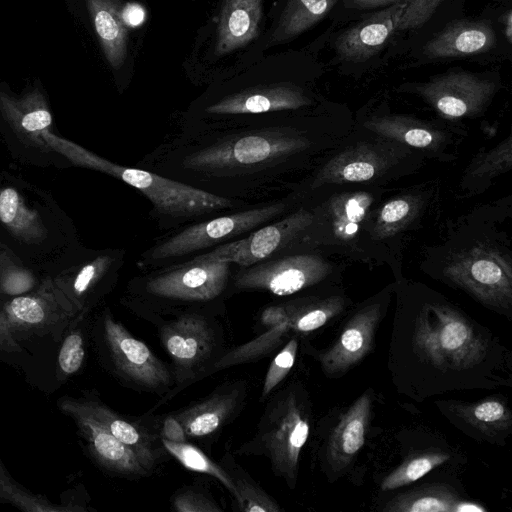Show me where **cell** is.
I'll return each instance as SVG.
<instances>
[{
    "instance_id": "1",
    "label": "cell",
    "mask_w": 512,
    "mask_h": 512,
    "mask_svg": "<svg viewBox=\"0 0 512 512\" xmlns=\"http://www.w3.org/2000/svg\"><path fill=\"white\" fill-rule=\"evenodd\" d=\"M41 134L51 147L66 155L75 164L111 175L141 191L159 213L172 217H190L232 206L226 198L156 173L109 162L47 131Z\"/></svg>"
},
{
    "instance_id": "2",
    "label": "cell",
    "mask_w": 512,
    "mask_h": 512,
    "mask_svg": "<svg viewBox=\"0 0 512 512\" xmlns=\"http://www.w3.org/2000/svg\"><path fill=\"white\" fill-rule=\"evenodd\" d=\"M310 432V420L304 400L293 388H287L267 405L255 437L240 450L264 455L274 473L294 488L301 450Z\"/></svg>"
},
{
    "instance_id": "3",
    "label": "cell",
    "mask_w": 512,
    "mask_h": 512,
    "mask_svg": "<svg viewBox=\"0 0 512 512\" xmlns=\"http://www.w3.org/2000/svg\"><path fill=\"white\" fill-rule=\"evenodd\" d=\"M417 350L439 369L463 370L479 364L487 343L458 311L443 304L427 305L414 335Z\"/></svg>"
},
{
    "instance_id": "4",
    "label": "cell",
    "mask_w": 512,
    "mask_h": 512,
    "mask_svg": "<svg viewBox=\"0 0 512 512\" xmlns=\"http://www.w3.org/2000/svg\"><path fill=\"white\" fill-rule=\"evenodd\" d=\"M306 145L305 139L294 135L248 133L197 151L189 157L188 165L211 171L251 167L296 153Z\"/></svg>"
},
{
    "instance_id": "5",
    "label": "cell",
    "mask_w": 512,
    "mask_h": 512,
    "mask_svg": "<svg viewBox=\"0 0 512 512\" xmlns=\"http://www.w3.org/2000/svg\"><path fill=\"white\" fill-rule=\"evenodd\" d=\"M497 89L495 79L462 69L433 76L415 87V91L446 119L477 116Z\"/></svg>"
},
{
    "instance_id": "6",
    "label": "cell",
    "mask_w": 512,
    "mask_h": 512,
    "mask_svg": "<svg viewBox=\"0 0 512 512\" xmlns=\"http://www.w3.org/2000/svg\"><path fill=\"white\" fill-rule=\"evenodd\" d=\"M284 209L285 204L276 203L189 226L152 248L149 256L153 260H166L220 244L266 223Z\"/></svg>"
},
{
    "instance_id": "7",
    "label": "cell",
    "mask_w": 512,
    "mask_h": 512,
    "mask_svg": "<svg viewBox=\"0 0 512 512\" xmlns=\"http://www.w3.org/2000/svg\"><path fill=\"white\" fill-rule=\"evenodd\" d=\"M446 275L488 307H511V268L495 252L478 247L467 250L448 265Z\"/></svg>"
},
{
    "instance_id": "8",
    "label": "cell",
    "mask_w": 512,
    "mask_h": 512,
    "mask_svg": "<svg viewBox=\"0 0 512 512\" xmlns=\"http://www.w3.org/2000/svg\"><path fill=\"white\" fill-rule=\"evenodd\" d=\"M331 271L329 262L317 254H295L245 267L235 286L288 296L321 282Z\"/></svg>"
},
{
    "instance_id": "9",
    "label": "cell",
    "mask_w": 512,
    "mask_h": 512,
    "mask_svg": "<svg viewBox=\"0 0 512 512\" xmlns=\"http://www.w3.org/2000/svg\"><path fill=\"white\" fill-rule=\"evenodd\" d=\"M382 140L377 144L360 142L337 153L318 171L314 186L376 180L411 154L407 146Z\"/></svg>"
},
{
    "instance_id": "10",
    "label": "cell",
    "mask_w": 512,
    "mask_h": 512,
    "mask_svg": "<svg viewBox=\"0 0 512 512\" xmlns=\"http://www.w3.org/2000/svg\"><path fill=\"white\" fill-rule=\"evenodd\" d=\"M314 210L300 209L281 221L254 231L246 238L218 246L197 258L223 260L245 268L259 263L291 244L307 231Z\"/></svg>"
},
{
    "instance_id": "11",
    "label": "cell",
    "mask_w": 512,
    "mask_h": 512,
    "mask_svg": "<svg viewBox=\"0 0 512 512\" xmlns=\"http://www.w3.org/2000/svg\"><path fill=\"white\" fill-rule=\"evenodd\" d=\"M230 262L194 258L183 266L151 278L147 291L155 296L185 301H208L224 290Z\"/></svg>"
},
{
    "instance_id": "12",
    "label": "cell",
    "mask_w": 512,
    "mask_h": 512,
    "mask_svg": "<svg viewBox=\"0 0 512 512\" xmlns=\"http://www.w3.org/2000/svg\"><path fill=\"white\" fill-rule=\"evenodd\" d=\"M377 196L368 191H349L331 196L314 210L311 226H320L317 240L321 245L348 246L368 224L369 213ZM311 228V227H309Z\"/></svg>"
},
{
    "instance_id": "13",
    "label": "cell",
    "mask_w": 512,
    "mask_h": 512,
    "mask_svg": "<svg viewBox=\"0 0 512 512\" xmlns=\"http://www.w3.org/2000/svg\"><path fill=\"white\" fill-rule=\"evenodd\" d=\"M104 329L112 359L128 380L149 389L164 388L170 384L168 369L146 344L110 316L105 319Z\"/></svg>"
},
{
    "instance_id": "14",
    "label": "cell",
    "mask_w": 512,
    "mask_h": 512,
    "mask_svg": "<svg viewBox=\"0 0 512 512\" xmlns=\"http://www.w3.org/2000/svg\"><path fill=\"white\" fill-rule=\"evenodd\" d=\"M406 4L382 8L341 32L334 41L339 58L363 62L377 54L397 32Z\"/></svg>"
},
{
    "instance_id": "15",
    "label": "cell",
    "mask_w": 512,
    "mask_h": 512,
    "mask_svg": "<svg viewBox=\"0 0 512 512\" xmlns=\"http://www.w3.org/2000/svg\"><path fill=\"white\" fill-rule=\"evenodd\" d=\"M161 340L177 375L186 378L211 355L214 336L207 321L195 314H185L164 325Z\"/></svg>"
},
{
    "instance_id": "16",
    "label": "cell",
    "mask_w": 512,
    "mask_h": 512,
    "mask_svg": "<svg viewBox=\"0 0 512 512\" xmlns=\"http://www.w3.org/2000/svg\"><path fill=\"white\" fill-rule=\"evenodd\" d=\"M380 314V305L374 303L350 319L334 344L320 355V363L327 375L345 373L370 352Z\"/></svg>"
},
{
    "instance_id": "17",
    "label": "cell",
    "mask_w": 512,
    "mask_h": 512,
    "mask_svg": "<svg viewBox=\"0 0 512 512\" xmlns=\"http://www.w3.org/2000/svg\"><path fill=\"white\" fill-rule=\"evenodd\" d=\"M497 40V31L489 20H459L431 38L423 47V55L430 60L477 56L490 51Z\"/></svg>"
},
{
    "instance_id": "18",
    "label": "cell",
    "mask_w": 512,
    "mask_h": 512,
    "mask_svg": "<svg viewBox=\"0 0 512 512\" xmlns=\"http://www.w3.org/2000/svg\"><path fill=\"white\" fill-rule=\"evenodd\" d=\"M311 100L304 91L292 84L261 85L224 97L206 108L216 115L259 114L298 109Z\"/></svg>"
},
{
    "instance_id": "19",
    "label": "cell",
    "mask_w": 512,
    "mask_h": 512,
    "mask_svg": "<svg viewBox=\"0 0 512 512\" xmlns=\"http://www.w3.org/2000/svg\"><path fill=\"white\" fill-rule=\"evenodd\" d=\"M371 411V395L363 393L342 415L328 443L327 458L336 472L346 468L365 443Z\"/></svg>"
},
{
    "instance_id": "20",
    "label": "cell",
    "mask_w": 512,
    "mask_h": 512,
    "mask_svg": "<svg viewBox=\"0 0 512 512\" xmlns=\"http://www.w3.org/2000/svg\"><path fill=\"white\" fill-rule=\"evenodd\" d=\"M263 0H224L217 28L215 53H230L257 35Z\"/></svg>"
},
{
    "instance_id": "21",
    "label": "cell",
    "mask_w": 512,
    "mask_h": 512,
    "mask_svg": "<svg viewBox=\"0 0 512 512\" xmlns=\"http://www.w3.org/2000/svg\"><path fill=\"white\" fill-rule=\"evenodd\" d=\"M365 127L381 138L431 154L440 153L449 140L445 131L408 116L373 117L365 123Z\"/></svg>"
},
{
    "instance_id": "22",
    "label": "cell",
    "mask_w": 512,
    "mask_h": 512,
    "mask_svg": "<svg viewBox=\"0 0 512 512\" xmlns=\"http://www.w3.org/2000/svg\"><path fill=\"white\" fill-rule=\"evenodd\" d=\"M78 409L128 446L149 472L153 469L161 455L154 435L141 425L126 420L102 404L91 402Z\"/></svg>"
},
{
    "instance_id": "23",
    "label": "cell",
    "mask_w": 512,
    "mask_h": 512,
    "mask_svg": "<svg viewBox=\"0 0 512 512\" xmlns=\"http://www.w3.org/2000/svg\"><path fill=\"white\" fill-rule=\"evenodd\" d=\"M77 416L92 453L104 467L125 476H147L149 474V471L128 446L80 409H78Z\"/></svg>"
},
{
    "instance_id": "24",
    "label": "cell",
    "mask_w": 512,
    "mask_h": 512,
    "mask_svg": "<svg viewBox=\"0 0 512 512\" xmlns=\"http://www.w3.org/2000/svg\"><path fill=\"white\" fill-rule=\"evenodd\" d=\"M241 399L239 388L215 392L175 414L187 437L202 438L217 432L235 412Z\"/></svg>"
},
{
    "instance_id": "25",
    "label": "cell",
    "mask_w": 512,
    "mask_h": 512,
    "mask_svg": "<svg viewBox=\"0 0 512 512\" xmlns=\"http://www.w3.org/2000/svg\"><path fill=\"white\" fill-rule=\"evenodd\" d=\"M44 220L41 212L27 206L24 195L16 187H0V228L9 235L29 246L44 244L49 234Z\"/></svg>"
},
{
    "instance_id": "26",
    "label": "cell",
    "mask_w": 512,
    "mask_h": 512,
    "mask_svg": "<svg viewBox=\"0 0 512 512\" xmlns=\"http://www.w3.org/2000/svg\"><path fill=\"white\" fill-rule=\"evenodd\" d=\"M104 55L114 69L127 56V29L116 0H86Z\"/></svg>"
},
{
    "instance_id": "27",
    "label": "cell",
    "mask_w": 512,
    "mask_h": 512,
    "mask_svg": "<svg viewBox=\"0 0 512 512\" xmlns=\"http://www.w3.org/2000/svg\"><path fill=\"white\" fill-rule=\"evenodd\" d=\"M339 0H287L270 44L288 42L320 22Z\"/></svg>"
},
{
    "instance_id": "28",
    "label": "cell",
    "mask_w": 512,
    "mask_h": 512,
    "mask_svg": "<svg viewBox=\"0 0 512 512\" xmlns=\"http://www.w3.org/2000/svg\"><path fill=\"white\" fill-rule=\"evenodd\" d=\"M459 498L448 486L430 484L392 499L384 507L388 512H453Z\"/></svg>"
},
{
    "instance_id": "29",
    "label": "cell",
    "mask_w": 512,
    "mask_h": 512,
    "mask_svg": "<svg viewBox=\"0 0 512 512\" xmlns=\"http://www.w3.org/2000/svg\"><path fill=\"white\" fill-rule=\"evenodd\" d=\"M453 411L464 422L489 437L509 430L512 424L510 410L496 398L457 404Z\"/></svg>"
},
{
    "instance_id": "30",
    "label": "cell",
    "mask_w": 512,
    "mask_h": 512,
    "mask_svg": "<svg viewBox=\"0 0 512 512\" xmlns=\"http://www.w3.org/2000/svg\"><path fill=\"white\" fill-rule=\"evenodd\" d=\"M290 331L291 325L289 316V318L283 323L267 328L253 340L237 346L222 355L214 363L213 368L215 370H220L263 357L275 349Z\"/></svg>"
},
{
    "instance_id": "31",
    "label": "cell",
    "mask_w": 512,
    "mask_h": 512,
    "mask_svg": "<svg viewBox=\"0 0 512 512\" xmlns=\"http://www.w3.org/2000/svg\"><path fill=\"white\" fill-rule=\"evenodd\" d=\"M0 107L8 116L16 117L20 127L28 133H42L52 122L44 98L37 91L20 100L0 92Z\"/></svg>"
},
{
    "instance_id": "32",
    "label": "cell",
    "mask_w": 512,
    "mask_h": 512,
    "mask_svg": "<svg viewBox=\"0 0 512 512\" xmlns=\"http://www.w3.org/2000/svg\"><path fill=\"white\" fill-rule=\"evenodd\" d=\"M164 449L188 470L207 474L217 479L230 492H233V481L227 470L213 462L198 447L185 442H174L164 438L160 440Z\"/></svg>"
},
{
    "instance_id": "33",
    "label": "cell",
    "mask_w": 512,
    "mask_h": 512,
    "mask_svg": "<svg viewBox=\"0 0 512 512\" xmlns=\"http://www.w3.org/2000/svg\"><path fill=\"white\" fill-rule=\"evenodd\" d=\"M344 307V299L338 296L306 304L293 303L290 315L291 331L309 333L317 330L338 315Z\"/></svg>"
},
{
    "instance_id": "34",
    "label": "cell",
    "mask_w": 512,
    "mask_h": 512,
    "mask_svg": "<svg viewBox=\"0 0 512 512\" xmlns=\"http://www.w3.org/2000/svg\"><path fill=\"white\" fill-rule=\"evenodd\" d=\"M511 136L501 141L487 153L477 157L465 171V186L475 185L478 188L485 181L511 168Z\"/></svg>"
},
{
    "instance_id": "35",
    "label": "cell",
    "mask_w": 512,
    "mask_h": 512,
    "mask_svg": "<svg viewBox=\"0 0 512 512\" xmlns=\"http://www.w3.org/2000/svg\"><path fill=\"white\" fill-rule=\"evenodd\" d=\"M226 470L233 481L234 488L231 495L240 511L279 512L281 510L277 502L240 468L234 467Z\"/></svg>"
},
{
    "instance_id": "36",
    "label": "cell",
    "mask_w": 512,
    "mask_h": 512,
    "mask_svg": "<svg viewBox=\"0 0 512 512\" xmlns=\"http://www.w3.org/2000/svg\"><path fill=\"white\" fill-rule=\"evenodd\" d=\"M448 458L449 455L445 453H424L410 457L383 479L381 490L389 491L410 484L443 464Z\"/></svg>"
},
{
    "instance_id": "37",
    "label": "cell",
    "mask_w": 512,
    "mask_h": 512,
    "mask_svg": "<svg viewBox=\"0 0 512 512\" xmlns=\"http://www.w3.org/2000/svg\"><path fill=\"white\" fill-rule=\"evenodd\" d=\"M417 203L412 196H398L387 201L378 211L375 227L391 233L407 223L416 213Z\"/></svg>"
},
{
    "instance_id": "38",
    "label": "cell",
    "mask_w": 512,
    "mask_h": 512,
    "mask_svg": "<svg viewBox=\"0 0 512 512\" xmlns=\"http://www.w3.org/2000/svg\"><path fill=\"white\" fill-rule=\"evenodd\" d=\"M298 349V340L290 339L272 360L264 378L261 399L266 398L292 369Z\"/></svg>"
},
{
    "instance_id": "39",
    "label": "cell",
    "mask_w": 512,
    "mask_h": 512,
    "mask_svg": "<svg viewBox=\"0 0 512 512\" xmlns=\"http://www.w3.org/2000/svg\"><path fill=\"white\" fill-rule=\"evenodd\" d=\"M443 0H407L397 32L422 27L435 13Z\"/></svg>"
},
{
    "instance_id": "40",
    "label": "cell",
    "mask_w": 512,
    "mask_h": 512,
    "mask_svg": "<svg viewBox=\"0 0 512 512\" xmlns=\"http://www.w3.org/2000/svg\"><path fill=\"white\" fill-rule=\"evenodd\" d=\"M173 509L178 512H220L222 508L203 493L187 489L173 498Z\"/></svg>"
},
{
    "instance_id": "41",
    "label": "cell",
    "mask_w": 512,
    "mask_h": 512,
    "mask_svg": "<svg viewBox=\"0 0 512 512\" xmlns=\"http://www.w3.org/2000/svg\"><path fill=\"white\" fill-rule=\"evenodd\" d=\"M111 261L110 257L102 256L84 265L74 279L73 291L77 295L86 293L104 275Z\"/></svg>"
},
{
    "instance_id": "42",
    "label": "cell",
    "mask_w": 512,
    "mask_h": 512,
    "mask_svg": "<svg viewBox=\"0 0 512 512\" xmlns=\"http://www.w3.org/2000/svg\"><path fill=\"white\" fill-rule=\"evenodd\" d=\"M84 354L81 335L70 334L60 349L58 360L61 369L67 374L75 373L83 363Z\"/></svg>"
},
{
    "instance_id": "43",
    "label": "cell",
    "mask_w": 512,
    "mask_h": 512,
    "mask_svg": "<svg viewBox=\"0 0 512 512\" xmlns=\"http://www.w3.org/2000/svg\"><path fill=\"white\" fill-rule=\"evenodd\" d=\"M10 314L22 322L34 324L44 318L41 303L33 297H17L9 305Z\"/></svg>"
},
{
    "instance_id": "44",
    "label": "cell",
    "mask_w": 512,
    "mask_h": 512,
    "mask_svg": "<svg viewBox=\"0 0 512 512\" xmlns=\"http://www.w3.org/2000/svg\"><path fill=\"white\" fill-rule=\"evenodd\" d=\"M293 303L269 306L260 316V324L264 328H271L286 321L292 311Z\"/></svg>"
},
{
    "instance_id": "45",
    "label": "cell",
    "mask_w": 512,
    "mask_h": 512,
    "mask_svg": "<svg viewBox=\"0 0 512 512\" xmlns=\"http://www.w3.org/2000/svg\"><path fill=\"white\" fill-rule=\"evenodd\" d=\"M162 438L174 441V442H185L188 437L181 424L175 415L167 416L162 424Z\"/></svg>"
},
{
    "instance_id": "46",
    "label": "cell",
    "mask_w": 512,
    "mask_h": 512,
    "mask_svg": "<svg viewBox=\"0 0 512 512\" xmlns=\"http://www.w3.org/2000/svg\"><path fill=\"white\" fill-rule=\"evenodd\" d=\"M121 17L125 25L136 27L144 21L145 11L142 6L136 3H128L121 10Z\"/></svg>"
},
{
    "instance_id": "47",
    "label": "cell",
    "mask_w": 512,
    "mask_h": 512,
    "mask_svg": "<svg viewBox=\"0 0 512 512\" xmlns=\"http://www.w3.org/2000/svg\"><path fill=\"white\" fill-rule=\"evenodd\" d=\"M407 0H350V6L358 10L385 8Z\"/></svg>"
},
{
    "instance_id": "48",
    "label": "cell",
    "mask_w": 512,
    "mask_h": 512,
    "mask_svg": "<svg viewBox=\"0 0 512 512\" xmlns=\"http://www.w3.org/2000/svg\"><path fill=\"white\" fill-rule=\"evenodd\" d=\"M487 509L482 505L470 502L458 500L454 506L453 512H486Z\"/></svg>"
},
{
    "instance_id": "49",
    "label": "cell",
    "mask_w": 512,
    "mask_h": 512,
    "mask_svg": "<svg viewBox=\"0 0 512 512\" xmlns=\"http://www.w3.org/2000/svg\"><path fill=\"white\" fill-rule=\"evenodd\" d=\"M503 33L508 43L512 40V13L511 9H508L502 16Z\"/></svg>"
}]
</instances>
